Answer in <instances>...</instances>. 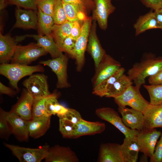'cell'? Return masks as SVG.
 <instances>
[{
	"label": "cell",
	"instance_id": "obj_36",
	"mask_svg": "<svg viewBox=\"0 0 162 162\" xmlns=\"http://www.w3.org/2000/svg\"><path fill=\"white\" fill-rule=\"evenodd\" d=\"M7 112L0 108V137L2 139L8 140L12 134L7 119Z\"/></svg>",
	"mask_w": 162,
	"mask_h": 162
},
{
	"label": "cell",
	"instance_id": "obj_48",
	"mask_svg": "<svg viewBox=\"0 0 162 162\" xmlns=\"http://www.w3.org/2000/svg\"><path fill=\"white\" fill-rule=\"evenodd\" d=\"M65 2L80 4L86 8L94 4L92 0H62Z\"/></svg>",
	"mask_w": 162,
	"mask_h": 162
},
{
	"label": "cell",
	"instance_id": "obj_35",
	"mask_svg": "<svg viewBox=\"0 0 162 162\" xmlns=\"http://www.w3.org/2000/svg\"><path fill=\"white\" fill-rule=\"evenodd\" d=\"M49 95L34 99L32 109V119L47 116L45 113V103L46 99Z\"/></svg>",
	"mask_w": 162,
	"mask_h": 162
},
{
	"label": "cell",
	"instance_id": "obj_33",
	"mask_svg": "<svg viewBox=\"0 0 162 162\" xmlns=\"http://www.w3.org/2000/svg\"><path fill=\"white\" fill-rule=\"evenodd\" d=\"M59 118V130L63 137L65 138H73L76 130V124L64 118Z\"/></svg>",
	"mask_w": 162,
	"mask_h": 162
},
{
	"label": "cell",
	"instance_id": "obj_6",
	"mask_svg": "<svg viewBox=\"0 0 162 162\" xmlns=\"http://www.w3.org/2000/svg\"><path fill=\"white\" fill-rule=\"evenodd\" d=\"M47 53L37 44L17 46L11 59V63L28 65Z\"/></svg>",
	"mask_w": 162,
	"mask_h": 162
},
{
	"label": "cell",
	"instance_id": "obj_23",
	"mask_svg": "<svg viewBox=\"0 0 162 162\" xmlns=\"http://www.w3.org/2000/svg\"><path fill=\"white\" fill-rule=\"evenodd\" d=\"M27 37L33 38L37 42V44L49 53L52 58L60 56L63 54L62 52L58 46L52 35H26Z\"/></svg>",
	"mask_w": 162,
	"mask_h": 162
},
{
	"label": "cell",
	"instance_id": "obj_43",
	"mask_svg": "<svg viewBox=\"0 0 162 162\" xmlns=\"http://www.w3.org/2000/svg\"><path fill=\"white\" fill-rule=\"evenodd\" d=\"M142 3L146 7L154 10L162 8L161 0H140Z\"/></svg>",
	"mask_w": 162,
	"mask_h": 162
},
{
	"label": "cell",
	"instance_id": "obj_31",
	"mask_svg": "<svg viewBox=\"0 0 162 162\" xmlns=\"http://www.w3.org/2000/svg\"><path fill=\"white\" fill-rule=\"evenodd\" d=\"M67 20L71 22L77 21L79 22L78 16L81 11H86V8L77 4L67 3L62 1Z\"/></svg>",
	"mask_w": 162,
	"mask_h": 162
},
{
	"label": "cell",
	"instance_id": "obj_29",
	"mask_svg": "<svg viewBox=\"0 0 162 162\" xmlns=\"http://www.w3.org/2000/svg\"><path fill=\"white\" fill-rule=\"evenodd\" d=\"M73 22L67 20L62 24L53 26L52 35L59 48L64 40L70 35Z\"/></svg>",
	"mask_w": 162,
	"mask_h": 162
},
{
	"label": "cell",
	"instance_id": "obj_42",
	"mask_svg": "<svg viewBox=\"0 0 162 162\" xmlns=\"http://www.w3.org/2000/svg\"><path fill=\"white\" fill-rule=\"evenodd\" d=\"M150 162H162V132L159 140L157 142L153 156Z\"/></svg>",
	"mask_w": 162,
	"mask_h": 162
},
{
	"label": "cell",
	"instance_id": "obj_17",
	"mask_svg": "<svg viewBox=\"0 0 162 162\" xmlns=\"http://www.w3.org/2000/svg\"><path fill=\"white\" fill-rule=\"evenodd\" d=\"M96 22L94 20L91 25L86 49L94 60L95 68L98 66L106 54L101 46L97 35Z\"/></svg>",
	"mask_w": 162,
	"mask_h": 162
},
{
	"label": "cell",
	"instance_id": "obj_20",
	"mask_svg": "<svg viewBox=\"0 0 162 162\" xmlns=\"http://www.w3.org/2000/svg\"><path fill=\"white\" fill-rule=\"evenodd\" d=\"M98 161L124 162L121 150V145L108 143L101 144L100 147Z\"/></svg>",
	"mask_w": 162,
	"mask_h": 162
},
{
	"label": "cell",
	"instance_id": "obj_26",
	"mask_svg": "<svg viewBox=\"0 0 162 162\" xmlns=\"http://www.w3.org/2000/svg\"><path fill=\"white\" fill-rule=\"evenodd\" d=\"M136 36L152 29H160L154 12L140 16L134 25Z\"/></svg>",
	"mask_w": 162,
	"mask_h": 162
},
{
	"label": "cell",
	"instance_id": "obj_13",
	"mask_svg": "<svg viewBox=\"0 0 162 162\" xmlns=\"http://www.w3.org/2000/svg\"><path fill=\"white\" fill-rule=\"evenodd\" d=\"M79 158L69 146L56 145L50 147L44 159L46 162H78Z\"/></svg>",
	"mask_w": 162,
	"mask_h": 162
},
{
	"label": "cell",
	"instance_id": "obj_3",
	"mask_svg": "<svg viewBox=\"0 0 162 162\" xmlns=\"http://www.w3.org/2000/svg\"><path fill=\"white\" fill-rule=\"evenodd\" d=\"M140 88L131 85L120 96L114 98L118 107L129 106L131 108L143 112L150 104L141 94Z\"/></svg>",
	"mask_w": 162,
	"mask_h": 162
},
{
	"label": "cell",
	"instance_id": "obj_22",
	"mask_svg": "<svg viewBox=\"0 0 162 162\" xmlns=\"http://www.w3.org/2000/svg\"><path fill=\"white\" fill-rule=\"evenodd\" d=\"M105 124L100 122H90L82 118L77 124L73 138L93 135L103 132L106 129Z\"/></svg>",
	"mask_w": 162,
	"mask_h": 162
},
{
	"label": "cell",
	"instance_id": "obj_38",
	"mask_svg": "<svg viewBox=\"0 0 162 162\" xmlns=\"http://www.w3.org/2000/svg\"><path fill=\"white\" fill-rule=\"evenodd\" d=\"M10 4L15 5L18 7L23 8L26 9L36 10L38 0H8Z\"/></svg>",
	"mask_w": 162,
	"mask_h": 162
},
{
	"label": "cell",
	"instance_id": "obj_34",
	"mask_svg": "<svg viewBox=\"0 0 162 162\" xmlns=\"http://www.w3.org/2000/svg\"><path fill=\"white\" fill-rule=\"evenodd\" d=\"M52 16L56 24H62L68 20L62 0H56Z\"/></svg>",
	"mask_w": 162,
	"mask_h": 162
},
{
	"label": "cell",
	"instance_id": "obj_25",
	"mask_svg": "<svg viewBox=\"0 0 162 162\" xmlns=\"http://www.w3.org/2000/svg\"><path fill=\"white\" fill-rule=\"evenodd\" d=\"M51 116L42 117L28 121L29 136L37 139L44 135L50 127Z\"/></svg>",
	"mask_w": 162,
	"mask_h": 162
},
{
	"label": "cell",
	"instance_id": "obj_46",
	"mask_svg": "<svg viewBox=\"0 0 162 162\" xmlns=\"http://www.w3.org/2000/svg\"><path fill=\"white\" fill-rule=\"evenodd\" d=\"M68 110V108L65 107L58 102L55 106L53 115L56 114L58 117L62 116L64 115Z\"/></svg>",
	"mask_w": 162,
	"mask_h": 162
},
{
	"label": "cell",
	"instance_id": "obj_10",
	"mask_svg": "<svg viewBox=\"0 0 162 162\" xmlns=\"http://www.w3.org/2000/svg\"><path fill=\"white\" fill-rule=\"evenodd\" d=\"M121 67L120 62L106 54L98 66L92 78L93 88L105 79L110 76Z\"/></svg>",
	"mask_w": 162,
	"mask_h": 162
},
{
	"label": "cell",
	"instance_id": "obj_1",
	"mask_svg": "<svg viewBox=\"0 0 162 162\" xmlns=\"http://www.w3.org/2000/svg\"><path fill=\"white\" fill-rule=\"evenodd\" d=\"M162 69V56L146 55L139 62L134 64L128 71V76L135 86L140 88L146 79L156 74Z\"/></svg>",
	"mask_w": 162,
	"mask_h": 162
},
{
	"label": "cell",
	"instance_id": "obj_30",
	"mask_svg": "<svg viewBox=\"0 0 162 162\" xmlns=\"http://www.w3.org/2000/svg\"><path fill=\"white\" fill-rule=\"evenodd\" d=\"M38 9V24L37 28L39 34L52 35V29L55 24L52 16Z\"/></svg>",
	"mask_w": 162,
	"mask_h": 162
},
{
	"label": "cell",
	"instance_id": "obj_9",
	"mask_svg": "<svg viewBox=\"0 0 162 162\" xmlns=\"http://www.w3.org/2000/svg\"><path fill=\"white\" fill-rule=\"evenodd\" d=\"M28 93L34 99L50 95L47 77L43 74H32L22 83Z\"/></svg>",
	"mask_w": 162,
	"mask_h": 162
},
{
	"label": "cell",
	"instance_id": "obj_8",
	"mask_svg": "<svg viewBox=\"0 0 162 162\" xmlns=\"http://www.w3.org/2000/svg\"><path fill=\"white\" fill-rule=\"evenodd\" d=\"M68 62L67 57L62 54L55 58L40 61L38 63L47 66L51 69L57 77L56 88H68L70 86L68 80L67 69Z\"/></svg>",
	"mask_w": 162,
	"mask_h": 162
},
{
	"label": "cell",
	"instance_id": "obj_11",
	"mask_svg": "<svg viewBox=\"0 0 162 162\" xmlns=\"http://www.w3.org/2000/svg\"><path fill=\"white\" fill-rule=\"evenodd\" d=\"M161 133L156 128H145L139 131L136 139L140 146V152L145 156L151 158L153 155L157 140Z\"/></svg>",
	"mask_w": 162,
	"mask_h": 162
},
{
	"label": "cell",
	"instance_id": "obj_32",
	"mask_svg": "<svg viewBox=\"0 0 162 162\" xmlns=\"http://www.w3.org/2000/svg\"><path fill=\"white\" fill-rule=\"evenodd\" d=\"M150 97L151 104L158 105L162 104V84L144 85Z\"/></svg>",
	"mask_w": 162,
	"mask_h": 162
},
{
	"label": "cell",
	"instance_id": "obj_41",
	"mask_svg": "<svg viewBox=\"0 0 162 162\" xmlns=\"http://www.w3.org/2000/svg\"><path fill=\"white\" fill-rule=\"evenodd\" d=\"M58 118L66 119L75 124L78 123L82 119L81 114L78 111L70 108H68V111L64 115Z\"/></svg>",
	"mask_w": 162,
	"mask_h": 162
},
{
	"label": "cell",
	"instance_id": "obj_21",
	"mask_svg": "<svg viewBox=\"0 0 162 162\" xmlns=\"http://www.w3.org/2000/svg\"><path fill=\"white\" fill-rule=\"evenodd\" d=\"M146 128H162V104H150L143 113Z\"/></svg>",
	"mask_w": 162,
	"mask_h": 162
},
{
	"label": "cell",
	"instance_id": "obj_44",
	"mask_svg": "<svg viewBox=\"0 0 162 162\" xmlns=\"http://www.w3.org/2000/svg\"><path fill=\"white\" fill-rule=\"evenodd\" d=\"M81 32V27L79 22L75 21L73 22L70 36L74 40H76L80 36Z\"/></svg>",
	"mask_w": 162,
	"mask_h": 162
},
{
	"label": "cell",
	"instance_id": "obj_39",
	"mask_svg": "<svg viewBox=\"0 0 162 162\" xmlns=\"http://www.w3.org/2000/svg\"><path fill=\"white\" fill-rule=\"evenodd\" d=\"M56 0H38L37 7L44 13L52 16Z\"/></svg>",
	"mask_w": 162,
	"mask_h": 162
},
{
	"label": "cell",
	"instance_id": "obj_24",
	"mask_svg": "<svg viewBox=\"0 0 162 162\" xmlns=\"http://www.w3.org/2000/svg\"><path fill=\"white\" fill-rule=\"evenodd\" d=\"M140 147L136 138L125 137L121 150L124 162H136Z\"/></svg>",
	"mask_w": 162,
	"mask_h": 162
},
{
	"label": "cell",
	"instance_id": "obj_27",
	"mask_svg": "<svg viewBox=\"0 0 162 162\" xmlns=\"http://www.w3.org/2000/svg\"><path fill=\"white\" fill-rule=\"evenodd\" d=\"M125 71L124 68L121 67L113 74L93 88L92 94L100 97H105L109 89L115 82L124 74Z\"/></svg>",
	"mask_w": 162,
	"mask_h": 162
},
{
	"label": "cell",
	"instance_id": "obj_14",
	"mask_svg": "<svg viewBox=\"0 0 162 162\" xmlns=\"http://www.w3.org/2000/svg\"><path fill=\"white\" fill-rule=\"evenodd\" d=\"M95 9L92 13V19L97 21L100 27L106 30L108 26V19L110 15L116 9L111 0H94Z\"/></svg>",
	"mask_w": 162,
	"mask_h": 162
},
{
	"label": "cell",
	"instance_id": "obj_12",
	"mask_svg": "<svg viewBox=\"0 0 162 162\" xmlns=\"http://www.w3.org/2000/svg\"><path fill=\"white\" fill-rule=\"evenodd\" d=\"M6 118L12 134L20 141H27L29 136L28 120L10 111L7 112Z\"/></svg>",
	"mask_w": 162,
	"mask_h": 162
},
{
	"label": "cell",
	"instance_id": "obj_51",
	"mask_svg": "<svg viewBox=\"0 0 162 162\" xmlns=\"http://www.w3.org/2000/svg\"><path fill=\"white\" fill-rule=\"evenodd\" d=\"M162 1V0H161Z\"/></svg>",
	"mask_w": 162,
	"mask_h": 162
},
{
	"label": "cell",
	"instance_id": "obj_19",
	"mask_svg": "<svg viewBox=\"0 0 162 162\" xmlns=\"http://www.w3.org/2000/svg\"><path fill=\"white\" fill-rule=\"evenodd\" d=\"M34 101L33 98L25 89L10 111L17 114L25 120H31L32 119V109Z\"/></svg>",
	"mask_w": 162,
	"mask_h": 162
},
{
	"label": "cell",
	"instance_id": "obj_47",
	"mask_svg": "<svg viewBox=\"0 0 162 162\" xmlns=\"http://www.w3.org/2000/svg\"><path fill=\"white\" fill-rule=\"evenodd\" d=\"M17 92L8 87L0 82V93L1 94H5L11 97L16 94Z\"/></svg>",
	"mask_w": 162,
	"mask_h": 162
},
{
	"label": "cell",
	"instance_id": "obj_37",
	"mask_svg": "<svg viewBox=\"0 0 162 162\" xmlns=\"http://www.w3.org/2000/svg\"><path fill=\"white\" fill-rule=\"evenodd\" d=\"M58 95L57 92L51 93L46 99L45 103V113L46 116H52L56 104L58 103Z\"/></svg>",
	"mask_w": 162,
	"mask_h": 162
},
{
	"label": "cell",
	"instance_id": "obj_4",
	"mask_svg": "<svg viewBox=\"0 0 162 162\" xmlns=\"http://www.w3.org/2000/svg\"><path fill=\"white\" fill-rule=\"evenodd\" d=\"M20 162H40L45 158L50 146L47 145L31 148L4 143Z\"/></svg>",
	"mask_w": 162,
	"mask_h": 162
},
{
	"label": "cell",
	"instance_id": "obj_2",
	"mask_svg": "<svg viewBox=\"0 0 162 162\" xmlns=\"http://www.w3.org/2000/svg\"><path fill=\"white\" fill-rule=\"evenodd\" d=\"M44 69L39 64L34 66H29L16 63L1 64L0 74L7 78L12 86L17 92L19 91L18 86L19 81L23 77L30 76L34 73L44 72Z\"/></svg>",
	"mask_w": 162,
	"mask_h": 162
},
{
	"label": "cell",
	"instance_id": "obj_49",
	"mask_svg": "<svg viewBox=\"0 0 162 162\" xmlns=\"http://www.w3.org/2000/svg\"><path fill=\"white\" fill-rule=\"evenodd\" d=\"M160 29H162V8L154 11Z\"/></svg>",
	"mask_w": 162,
	"mask_h": 162
},
{
	"label": "cell",
	"instance_id": "obj_7",
	"mask_svg": "<svg viewBox=\"0 0 162 162\" xmlns=\"http://www.w3.org/2000/svg\"><path fill=\"white\" fill-rule=\"evenodd\" d=\"M95 113L100 118L114 126L123 134L125 137L136 138L139 133V131L127 127L118 112L111 108L103 107L98 108L95 110Z\"/></svg>",
	"mask_w": 162,
	"mask_h": 162
},
{
	"label": "cell",
	"instance_id": "obj_18",
	"mask_svg": "<svg viewBox=\"0 0 162 162\" xmlns=\"http://www.w3.org/2000/svg\"><path fill=\"white\" fill-rule=\"evenodd\" d=\"M16 22L13 28L36 29L38 27V16L36 10H24L17 7L15 10Z\"/></svg>",
	"mask_w": 162,
	"mask_h": 162
},
{
	"label": "cell",
	"instance_id": "obj_15",
	"mask_svg": "<svg viewBox=\"0 0 162 162\" xmlns=\"http://www.w3.org/2000/svg\"><path fill=\"white\" fill-rule=\"evenodd\" d=\"M118 112L124 124L127 127L140 131L145 128L143 113L133 108L118 107Z\"/></svg>",
	"mask_w": 162,
	"mask_h": 162
},
{
	"label": "cell",
	"instance_id": "obj_50",
	"mask_svg": "<svg viewBox=\"0 0 162 162\" xmlns=\"http://www.w3.org/2000/svg\"><path fill=\"white\" fill-rule=\"evenodd\" d=\"M8 3V0H0V10H3Z\"/></svg>",
	"mask_w": 162,
	"mask_h": 162
},
{
	"label": "cell",
	"instance_id": "obj_28",
	"mask_svg": "<svg viewBox=\"0 0 162 162\" xmlns=\"http://www.w3.org/2000/svg\"><path fill=\"white\" fill-rule=\"evenodd\" d=\"M133 82L128 75L124 74L113 83L105 97L114 98L123 94L131 85Z\"/></svg>",
	"mask_w": 162,
	"mask_h": 162
},
{
	"label": "cell",
	"instance_id": "obj_16",
	"mask_svg": "<svg viewBox=\"0 0 162 162\" xmlns=\"http://www.w3.org/2000/svg\"><path fill=\"white\" fill-rule=\"evenodd\" d=\"M25 35L14 38L9 35H3L0 33V62H7L12 58L18 43L26 38Z\"/></svg>",
	"mask_w": 162,
	"mask_h": 162
},
{
	"label": "cell",
	"instance_id": "obj_45",
	"mask_svg": "<svg viewBox=\"0 0 162 162\" xmlns=\"http://www.w3.org/2000/svg\"><path fill=\"white\" fill-rule=\"evenodd\" d=\"M148 80L150 84H162V69L156 74L149 77Z\"/></svg>",
	"mask_w": 162,
	"mask_h": 162
},
{
	"label": "cell",
	"instance_id": "obj_40",
	"mask_svg": "<svg viewBox=\"0 0 162 162\" xmlns=\"http://www.w3.org/2000/svg\"><path fill=\"white\" fill-rule=\"evenodd\" d=\"M76 42V40L73 39L70 35L64 40L60 48L62 52L67 53L72 57Z\"/></svg>",
	"mask_w": 162,
	"mask_h": 162
},
{
	"label": "cell",
	"instance_id": "obj_5",
	"mask_svg": "<svg viewBox=\"0 0 162 162\" xmlns=\"http://www.w3.org/2000/svg\"><path fill=\"white\" fill-rule=\"evenodd\" d=\"M91 18H87L81 26L80 36L76 40L72 58L75 60L76 69L80 72L85 63V53L87 49L88 36L92 25Z\"/></svg>",
	"mask_w": 162,
	"mask_h": 162
}]
</instances>
